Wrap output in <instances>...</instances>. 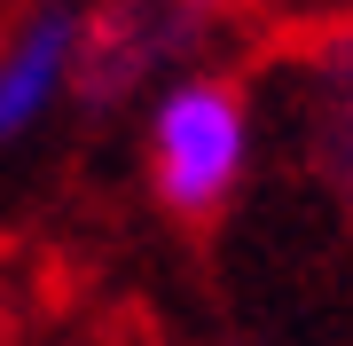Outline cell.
I'll return each instance as SVG.
<instances>
[{
    "instance_id": "cell-1",
    "label": "cell",
    "mask_w": 353,
    "mask_h": 346,
    "mask_svg": "<svg viewBox=\"0 0 353 346\" xmlns=\"http://www.w3.org/2000/svg\"><path fill=\"white\" fill-rule=\"evenodd\" d=\"M259 87L243 71L220 64H189L141 103V173H150V197L173 220H220L243 197V181L259 166Z\"/></svg>"
},
{
    "instance_id": "cell-2",
    "label": "cell",
    "mask_w": 353,
    "mask_h": 346,
    "mask_svg": "<svg viewBox=\"0 0 353 346\" xmlns=\"http://www.w3.org/2000/svg\"><path fill=\"white\" fill-rule=\"evenodd\" d=\"M267 79H275L283 150L299 157L306 189L353 229V8L290 32Z\"/></svg>"
},
{
    "instance_id": "cell-3",
    "label": "cell",
    "mask_w": 353,
    "mask_h": 346,
    "mask_svg": "<svg viewBox=\"0 0 353 346\" xmlns=\"http://www.w3.org/2000/svg\"><path fill=\"white\" fill-rule=\"evenodd\" d=\"M204 24H189L165 0H87L79 24V71H71V110H134L150 103L173 71H189V48Z\"/></svg>"
},
{
    "instance_id": "cell-4",
    "label": "cell",
    "mask_w": 353,
    "mask_h": 346,
    "mask_svg": "<svg viewBox=\"0 0 353 346\" xmlns=\"http://www.w3.org/2000/svg\"><path fill=\"white\" fill-rule=\"evenodd\" d=\"M79 24H87V0H24L0 24V150L32 142L55 110H71Z\"/></svg>"
},
{
    "instance_id": "cell-5",
    "label": "cell",
    "mask_w": 353,
    "mask_h": 346,
    "mask_svg": "<svg viewBox=\"0 0 353 346\" xmlns=\"http://www.w3.org/2000/svg\"><path fill=\"white\" fill-rule=\"evenodd\" d=\"M165 8H181V16H189V24H220V16L252 8V0H165Z\"/></svg>"
}]
</instances>
